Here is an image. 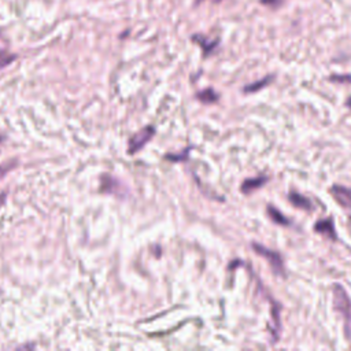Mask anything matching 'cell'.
<instances>
[{"label":"cell","mask_w":351,"mask_h":351,"mask_svg":"<svg viewBox=\"0 0 351 351\" xmlns=\"http://www.w3.org/2000/svg\"><path fill=\"white\" fill-rule=\"evenodd\" d=\"M334 304L344 320V334L351 344V300L340 284L334 286Z\"/></svg>","instance_id":"1"},{"label":"cell","mask_w":351,"mask_h":351,"mask_svg":"<svg viewBox=\"0 0 351 351\" xmlns=\"http://www.w3.org/2000/svg\"><path fill=\"white\" fill-rule=\"evenodd\" d=\"M252 250L256 251L258 256H264L266 261L270 264L272 270L274 272V274H277V276H282V274H284V264H282V258L277 251H273L270 250V248L265 247V246L256 244V243H252Z\"/></svg>","instance_id":"2"},{"label":"cell","mask_w":351,"mask_h":351,"mask_svg":"<svg viewBox=\"0 0 351 351\" xmlns=\"http://www.w3.org/2000/svg\"><path fill=\"white\" fill-rule=\"evenodd\" d=\"M155 133L154 126H146L144 129H142L140 132H138L134 136H133L130 140H129V147H128V152L129 154H134L138 152V150H142L148 143L150 140L152 138Z\"/></svg>","instance_id":"3"},{"label":"cell","mask_w":351,"mask_h":351,"mask_svg":"<svg viewBox=\"0 0 351 351\" xmlns=\"http://www.w3.org/2000/svg\"><path fill=\"white\" fill-rule=\"evenodd\" d=\"M330 192V195L334 196V199L340 204L342 208L351 210V190L342 186H332Z\"/></svg>","instance_id":"4"},{"label":"cell","mask_w":351,"mask_h":351,"mask_svg":"<svg viewBox=\"0 0 351 351\" xmlns=\"http://www.w3.org/2000/svg\"><path fill=\"white\" fill-rule=\"evenodd\" d=\"M314 229H316V232L325 234V236H328V238H330L332 240L336 239L335 225H334V221L330 218L318 221V222L314 225Z\"/></svg>","instance_id":"5"},{"label":"cell","mask_w":351,"mask_h":351,"mask_svg":"<svg viewBox=\"0 0 351 351\" xmlns=\"http://www.w3.org/2000/svg\"><path fill=\"white\" fill-rule=\"evenodd\" d=\"M268 181V177L266 176H261V177H256V178H247L246 181H243L242 184V192L243 194H250V192L256 191L258 188H261L264 184Z\"/></svg>","instance_id":"6"},{"label":"cell","mask_w":351,"mask_h":351,"mask_svg":"<svg viewBox=\"0 0 351 351\" xmlns=\"http://www.w3.org/2000/svg\"><path fill=\"white\" fill-rule=\"evenodd\" d=\"M288 199H290V202L292 203L295 208H304V210H312V202L308 200V198L304 196V195H300V194H298V192H290V195H288Z\"/></svg>","instance_id":"7"},{"label":"cell","mask_w":351,"mask_h":351,"mask_svg":"<svg viewBox=\"0 0 351 351\" xmlns=\"http://www.w3.org/2000/svg\"><path fill=\"white\" fill-rule=\"evenodd\" d=\"M266 208H268V214H269V217H270L274 222L280 224V225H290V221H288L287 217H286L282 213H280L276 208H273V206H268Z\"/></svg>","instance_id":"8"},{"label":"cell","mask_w":351,"mask_h":351,"mask_svg":"<svg viewBox=\"0 0 351 351\" xmlns=\"http://www.w3.org/2000/svg\"><path fill=\"white\" fill-rule=\"evenodd\" d=\"M196 98L200 102H203V103H216V102L218 100L220 96L217 92H214L213 90L208 88V90H204L202 92L196 94Z\"/></svg>","instance_id":"9"},{"label":"cell","mask_w":351,"mask_h":351,"mask_svg":"<svg viewBox=\"0 0 351 351\" xmlns=\"http://www.w3.org/2000/svg\"><path fill=\"white\" fill-rule=\"evenodd\" d=\"M272 78H269V77H266V78H264V80L261 81H256V82H254V84H250V86H244V92H256V90H262L264 86L268 84V82H270Z\"/></svg>","instance_id":"10"},{"label":"cell","mask_w":351,"mask_h":351,"mask_svg":"<svg viewBox=\"0 0 351 351\" xmlns=\"http://www.w3.org/2000/svg\"><path fill=\"white\" fill-rule=\"evenodd\" d=\"M188 152H190V148H186V151H182V152H180L178 155H173V154H169L166 155L165 158L169 160H173V162H178V160H186V158H188Z\"/></svg>","instance_id":"11"},{"label":"cell","mask_w":351,"mask_h":351,"mask_svg":"<svg viewBox=\"0 0 351 351\" xmlns=\"http://www.w3.org/2000/svg\"><path fill=\"white\" fill-rule=\"evenodd\" d=\"M12 166H14V165H12L11 162H10V164H6V165H0V178H3L6 173L10 170Z\"/></svg>","instance_id":"12"},{"label":"cell","mask_w":351,"mask_h":351,"mask_svg":"<svg viewBox=\"0 0 351 351\" xmlns=\"http://www.w3.org/2000/svg\"><path fill=\"white\" fill-rule=\"evenodd\" d=\"M330 81H342V82H346V81H351L350 76H332L330 78Z\"/></svg>","instance_id":"13"},{"label":"cell","mask_w":351,"mask_h":351,"mask_svg":"<svg viewBox=\"0 0 351 351\" xmlns=\"http://www.w3.org/2000/svg\"><path fill=\"white\" fill-rule=\"evenodd\" d=\"M262 2H264V3H270V4L272 3H276V4L277 3H280V0H262Z\"/></svg>","instance_id":"14"},{"label":"cell","mask_w":351,"mask_h":351,"mask_svg":"<svg viewBox=\"0 0 351 351\" xmlns=\"http://www.w3.org/2000/svg\"><path fill=\"white\" fill-rule=\"evenodd\" d=\"M3 202H4V194H2V195H0V204H2Z\"/></svg>","instance_id":"15"},{"label":"cell","mask_w":351,"mask_h":351,"mask_svg":"<svg viewBox=\"0 0 351 351\" xmlns=\"http://www.w3.org/2000/svg\"><path fill=\"white\" fill-rule=\"evenodd\" d=\"M346 104H347V107H350V108H351V96H350V98H348V100L346 102Z\"/></svg>","instance_id":"16"}]
</instances>
